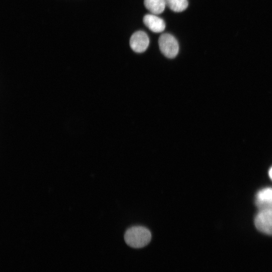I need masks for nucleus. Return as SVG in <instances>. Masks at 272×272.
<instances>
[{"mask_svg": "<svg viewBox=\"0 0 272 272\" xmlns=\"http://www.w3.org/2000/svg\"><path fill=\"white\" fill-rule=\"evenodd\" d=\"M144 5L154 15L162 13L166 6L165 0H144Z\"/></svg>", "mask_w": 272, "mask_h": 272, "instance_id": "obj_7", "label": "nucleus"}, {"mask_svg": "<svg viewBox=\"0 0 272 272\" xmlns=\"http://www.w3.org/2000/svg\"><path fill=\"white\" fill-rule=\"evenodd\" d=\"M158 43L161 52L166 57L173 58L177 55L179 45L173 35L168 33L162 34L159 38Z\"/></svg>", "mask_w": 272, "mask_h": 272, "instance_id": "obj_2", "label": "nucleus"}, {"mask_svg": "<svg viewBox=\"0 0 272 272\" xmlns=\"http://www.w3.org/2000/svg\"><path fill=\"white\" fill-rule=\"evenodd\" d=\"M131 48L135 52L141 53L144 52L149 44V39L147 34L142 31L134 33L129 41Z\"/></svg>", "mask_w": 272, "mask_h": 272, "instance_id": "obj_4", "label": "nucleus"}, {"mask_svg": "<svg viewBox=\"0 0 272 272\" xmlns=\"http://www.w3.org/2000/svg\"><path fill=\"white\" fill-rule=\"evenodd\" d=\"M152 235L149 230L143 226H133L125 232V243L130 247L140 248L147 245L151 240Z\"/></svg>", "mask_w": 272, "mask_h": 272, "instance_id": "obj_1", "label": "nucleus"}, {"mask_svg": "<svg viewBox=\"0 0 272 272\" xmlns=\"http://www.w3.org/2000/svg\"><path fill=\"white\" fill-rule=\"evenodd\" d=\"M256 204L261 209H272V188L259 190L256 196Z\"/></svg>", "mask_w": 272, "mask_h": 272, "instance_id": "obj_6", "label": "nucleus"}, {"mask_svg": "<svg viewBox=\"0 0 272 272\" xmlns=\"http://www.w3.org/2000/svg\"><path fill=\"white\" fill-rule=\"evenodd\" d=\"M268 174L270 178L271 179V180H272V167L270 168L269 170Z\"/></svg>", "mask_w": 272, "mask_h": 272, "instance_id": "obj_9", "label": "nucleus"}, {"mask_svg": "<svg viewBox=\"0 0 272 272\" xmlns=\"http://www.w3.org/2000/svg\"><path fill=\"white\" fill-rule=\"evenodd\" d=\"M254 224L261 232L272 235V209H261L255 218Z\"/></svg>", "mask_w": 272, "mask_h": 272, "instance_id": "obj_3", "label": "nucleus"}, {"mask_svg": "<svg viewBox=\"0 0 272 272\" xmlns=\"http://www.w3.org/2000/svg\"><path fill=\"white\" fill-rule=\"evenodd\" d=\"M143 22L150 30L155 33L162 32L166 27L164 20L154 14L145 15L143 18Z\"/></svg>", "mask_w": 272, "mask_h": 272, "instance_id": "obj_5", "label": "nucleus"}, {"mask_svg": "<svg viewBox=\"0 0 272 272\" xmlns=\"http://www.w3.org/2000/svg\"><path fill=\"white\" fill-rule=\"evenodd\" d=\"M166 5L172 11L175 12H181L185 10L188 7L187 0H165Z\"/></svg>", "mask_w": 272, "mask_h": 272, "instance_id": "obj_8", "label": "nucleus"}]
</instances>
